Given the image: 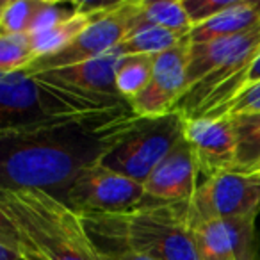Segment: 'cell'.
<instances>
[{
  "instance_id": "3",
  "label": "cell",
  "mask_w": 260,
  "mask_h": 260,
  "mask_svg": "<svg viewBox=\"0 0 260 260\" xmlns=\"http://www.w3.org/2000/svg\"><path fill=\"white\" fill-rule=\"evenodd\" d=\"M102 251H128L152 260H200L189 203L146 200L125 212H80Z\"/></svg>"
},
{
  "instance_id": "27",
  "label": "cell",
  "mask_w": 260,
  "mask_h": 260,
  "mask_svg": "<svg viewBox=\"0 0 260 260\" xmlns=\"http://www.w3.org/2000/svg\"><path fill=\"white\" fill-rule=\"evenodd\" d=\"M249 171H260V162H258V164H256V166H255V168H253V170H249Z\"/></svg>"
},
{
  "instance_id": "11",
  "label": "cell",
  "mask_w": 260,
  "mask_h": 260,
  "mask_svg": "<svg viewBox=\"0 0 260 260\" xmlns=\"http://www.w3.org/2000/svg\"><path fill=\"white\" fill-rule=\"evenodd\" d=\"M198 175L194 155L182 138L143 184L146 198L164 203H189L200 187Z\"/></svg>"
},
{
  "instance_id": "16",
  "label": "cell",
  "mask_w": 260,
  "mask_h": 260,
  "mask_svg": "<svg viewBox=\"0 0 260 260\" xmlns=\"http://www.w3.org/2000/svg\"><path fill=\"white\" fill-rule=\"evenodd\" d=\"M93 20L94 18H91L89 15H86V13H82L77 8V11L68 20L59 23V25L52 27L48 30H43V32L29 34L36 61L41 57H48V55H54L57 52L64 50L75 38H79L91 25Z\"/></svg>"
},
{
  "instance_id": "7",
  "label": "cell",
  "mask_w": 260,
  "mask_h": 260,
  "mask_svg": "<svg viewBox=\"0 0 260 260\" xmlns=\"http://www.w3.org/2000/svg\"><path fill=\"white\" fill-rule=\"evenodd\" d=\"M191 40L153 57V73L148 86L130 102V107L141 119H159L177 112L178 104L187 93V61Z\"/></svg>"
},
{
  "instance_id": "10",
  "label": "cell",
  "mask_w": 260,
  "mask_h": 260,
  "mask_svg": "<svg viewBox=\"0 0 260 260\" xmlns=\"http://www.w3.org/2000/svg\"><path fill=\"white\" fill-rule=\"evenodd\" d=\"M255 217L248 219H191L200 260H255Z\"/></svg>"
},
{
  "instance_id": "12",
  "label": "cell",
  "mask_w": 260,
  "mask_h": 260,
  "mask_svg": "<svg viewBox=\"0 0 260 260\" xmlns=\"http://www.w3.org/2000/svg\"><path fill=\"white\" fill-rule=\"evenodd\" d=\"M43 123L36 79L25 70L0 77V134L30 130Z\"/></svg>"
},
{
  "instance_id": "21",
  "label": "cell",
  "mask_w": 260,
  "mask_h": 260,
  "mask_svg": "<svg viewBox=\"0 0 260 260\" xmlns=\"http://www.w3.org/2000/svg\"><path fill=\"white\" fill-rule=\"evenodd\" d=\"M36 61L29 34H0V73L27 70Z\"/></svg>"
},
{
  "instance_id": "22",
  "label": "cell",
  "mask_w": 260,
  "mask_h": 260,
  "mask_svg": "<svg viewBox=\"0 0 260 260\" xmlns=\"http://www.w3.org/2000/svg\"><path fill=\"white\" fill-rule=\"evenodd\" d=\"M41 0H4L0 6V34H29Z\"/></svg>"
},
{
  "instance_id": "15",
  "label": "cell",
  "mask_w": 260,
  "mask_h": 260,
  "mask_svg": "<svg viewBox=\"0 0 260 260\" xmlns=\"http://www.w3.org/2000/svg\"><path fill=\"white\" fill-rule=\"evenodd\" d=\"M126 6H128L130 30L123 43L119 45L123 55H152L155 57L189 38L185 34H178L145 22L136 8L134 0H126Z\"/></svg>"
},
{
  "instance_id": "17",
  "label": "cell",
  "mask_w": 260,
  "mask_h": 260,
  "mask_svg": "<svg viewBox=\"0 0 260 260\" xmlns=\"http://www.w3.org/2000/svg\"><path fill=\"white\" fill-rule=\"evenodd\" d=\"M134 2L145 22L185 36L191 34L192 23L185 11L184 0H134Z\"/></svg>"
},
{
  "instance_id": "5",
  "label": "cell",
  "mask_w": 260,
  "mask_h": 260,
  "mask_svg": "<svg viewBox=\"0 0 260 260\" xmlns=\"http://www.w3.org/2000/svg\"><path fill=\"white\" fill-rule=\"evenodd\" d=\"M191 219H248L260 212V171H226L200 184Z\"/></svg>"
},
{
  "instance_id": "14",
  "label": "cell",
  "mask_w": 260,
  "mask_h": 260,
  "mask_svg": "<svg viewBox=\"0 0 260 260\" xmlns=\"http://www.w3.org/2000/svg\"><path fill=\"white\" fill-rule=\"evenodd\" d=\"M256 27H260V0H237L221 15L194 27L189 40L191 43H207L221 38L241 36Z\"/></svg>"
},
{
  "instance_id": "23",
  "label": "cell",
  "mask_w": 260,
  "mask_h": 260,
  "mask_svg": "<svg viewBox=\"0 0 260 260\" xmlns=\"http://www.w3.org/2000/svg\"><path fill=\"white\" fill-rule=\"evenodd\" d=\"M260 114V82L248 89L241 91L237 96L232 98L216 112L207 116H228V118H239V116H253Z\"/></svg>"
},
{
  "instance_id": "18",
  "label": "cell",
  "mask_w": 260,
  "mask_h": 260,
  "mask_svg": "<svg viewBox=\"0 0 260 260\" xmlns=\"http://www.w3.org/2000/svg\"><path fill=\"white\" fill-rule=\"evenodd\" d=\"M153 73L152 55H125L116 72V89L119 96L132 102L148 86Z\"/></svg>"
},
{
  "instance_id": "2",
  "label": "cell",
  "mask_w": 260,
  "mask_h": 260,
  "mask_svg": "<svg viewBox=\"0 0 260 260\" xmlns=\"http://www.w3.org/2000/svg\"><path fill=\"white\" fill-rule=\"evenodd\" d=\"M0 219L16 234L25 260H105L82 214L40 189H0Z\"/></svg>"
},
{
  "instance_id": "8",
  "label": "cell",
  "mask_w": 260,
  "mask_h": 260,
  "mask_svg": "<svg viewBox=\"0 0 260 260\" xmlns=\"http://www.w3.org/2000/svg\"><path fill=\"white\" fill-rule=\"evenodd\" d=\"M128 30V6L126 2H119L116 9L94 18L91 25L79 38H75L64 50L48 55V57L38 59L25 72L36 75V73L54 72V70L68 68V66L79 64V62L102 57V55L116 50L123 43Z\"/></svg>"
},
{
  "instance_id": "13",
  "label": "cell",
  "mask_w": 260,
  "mask_h": 260,
  "mask_svg": "<svg viewBox=\"0 0 260 260\" xmlns=\"http://www.w3.org/2000/svg\"><path fill=\"white\" fill-rule=\"evenodd\" d=\"M123 57L125 55L118 47L116 50L109 52L102 57L79 62V64L68 66V68L47 72V75L66 84V86L77 87V89L87 91V93L119 96L118 89H116V72H118V66Z\"/></svg>"
},
{
  "instance_id": "6",
  "label": "cell",
  "mask_w": 260,
  "mask_h": 260,
  "mask_svg": "<svg viewBox=\"0 0 260 260\" xmlns=\"http://www.w3.org/2000/svg\"><path fill=\"white\" fill-rule=\"evenodd\" d=\"M145 185L121 173L94 164L79 175L66 194V203L79 212H125L146 202Z\"/></svg>"
},
{
  "instance_id": "9",
  "label": "cell",
  "mask_w": 260,
  "mask_h": 260,
  "mask_svg": "<svg viewBox=\"0 0 260 260\" xmlns=\"http://www.w3.org/2000/svg\"><path fill=\"white\" fill-rule=\"evenodd\" d=\"M184 141L205 180L237 170V132L234 119L228 116L184 118Z\"/></svg>"
},
{
  "instance_id": "26",
  "label": "cell",
  "mask_w": 260,
  "mask_h": 260,
  "mask_svg": "<svg viewBox=\"0 0 260 260\" xmlns=\"http://www.w3.org/2000/svg\"><path fill=\"white\" fill-rule=\"evenodd\" d=\"M105 260H152L146 258V256L136 255V253H128V251H114V253H107L104 251Z\"/></svg>"
},
{
  "instance_id": "25",
  "label": "cell",
  "mask_w": 260,
  "mask_h": 260,
  "mask_svg": "<svg viewBox=\"0 0 260 260\" xmlns=\"http://www.w3.org/2000/svg\"><path fill=\"white\" fill-rule=\"evenodd\" d=\"M0 260H25L18 237L4 219H0Z\"/></svg>"
},
{
  "instance_id": "20",
  "label": "cell",
  "mask_w": 260,
  "mask_h": 260,
  "mask_svg": "<svg viewBox=\"0 0 260 260\" xmlns=\"http://www.w3.org/2000/svg\"><path fill=\"white\" fill-rule=\"evenodd\" d=\"M258 82H260V54L256 55V59L249 64V68L246 70L241 77H237V79H234L232 82L224 84L223 87L214 91V93L210 94V96H207L205 100L200 104V107L196 109L191 116H187V118H198V116L212 114L217 109L223 107L224 104H228L234 96H237L241 91L248 89V87L255 86V84H258Z\"/></svg>"
},
{
  "instance_id": "19",
  "label": "cell",
  "mask_w": 260,
  "mask_h": 260,
  "mask_svg": "<svg viewBox=\"0 0 260 260\" xmlns=\"http://www.w3.org/2000/svg\"><path fill=\"white\" fill-rule=\"evenodd\" d=\"M237 132V171H249L260 162V114L232 118Z\"/></svg>"
},
{
  "instance_id": "1",
  "label": "cell",
  "mask_w": 260,
  "mask_h": 260,
  "mask_svg": "<svg viewBox=\"0 0 260 260\" xmlns=\"http://www.w3.org/2000/svg\"><path fill=\"white\" fill-rule=\"evenodd\" d=\"M141 123L136 112L0 134V189H40L66 202L87 168L100 164Z\"/></svg>"
},
{
  "instance_id": "24",
  "label": "cell",
  "mask_w": 260,
  "mask_h": 260,
  "mask_svg": "<svg viewBox=\"0 0 260 260\" xmlns=\"http://www.w3.org/2000/svg\"><path fill=\"white\" fill-rule=\"evenodd\" d=\"M237 0H184V6L192 23V29H194L226 11Z\"/></svg>"
},
{
  "instance_id": "4",
  "label": "cell",
  "mask_w": 260,
  "mask_h": 260,
  "mask_svg": "<svg viewBox=\"0 0 260 260\" xmlns=\"http://www.w3.org/2000/svg\"><path fill=\"white\" fill-rule=\"evenodd\" d=\"M184 138V118L180 112L159 119H141L104 160L109 170L145 184L168 153Z\"/></svg>"
}]
</instances>
